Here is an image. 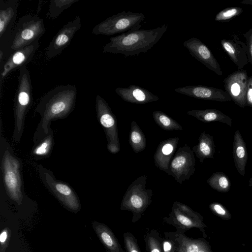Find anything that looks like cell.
<instances>
[{
	"label": "cell",
	"instance_id": "obj_1",
	"mask_svg": "<svg viewBox=\"0 0 252 252\" xmlns=\"http://www.w3.org/2000/svg\"><path fill=\"white\" fill-rule=\"evenodd\" d=\"M77 93L75 85H61L41 98L35 109L41 118L33 134V144L48 134L52 121L64 119L72 112Z\"/></svg>",
	"mask_w": 252,
	"mask_h": 252
},
{
	"label": "cell",
	"instance_id": "obj_2",
	"mask_svg": "<svg viewBox=\"0 0 252 252\" xmlns=\"http://www.w3.org/2000/svg\"><path fill=\"white\" fill-rule=\"evenodd\" d=\"M168 29V25L150 30L128 32L110 38L103 46V53L121 54L126 57L147 52L160 40Z\"/></svg>",
	"mask_w": 252,
	"mask_h": 252
},
{
	"label": "cell",
	"instance_id": "obj_3",
	"mask_svg": "<svg viewBox=\"0 0 252 252\" xmlns=\"http://www.w3.org/2000/svg\"><path fill=\"white\" fill-rule=\"evenodd\" d=\"M0 185L12 201L20 205L24 196L22 162L12 147L1 133L0 137Z\"/></svg>",
	"mask_w": 252,
	"mask_h": 252
},
{
	"label": "cell",
	"instance_id": "obj_4",
	"mask_svg": "<svg viewBox=\"0 0 252 252\" xmlns=\"http://www.w3.org/2000/svg\"><path fill=\"white\" fill-rule=\"evenodd\" d=\"M45 32L43 20L37 15L26 14L16 23L4 46L0 48L6 60L15 51L39 41Z\"/></svg>",
	"mask_w": 252,
	"mask_h": 252
},
{
	"label": "cell",
	"instance_id": "obj_5",
	"mask_svg": "<svg viewBox=\"0 0 252 252\" xmlns=\"http://www.w3.org/2000/svg\"><path fill=\"white\" fill-rule=\"evenodd\" d=\"M32 90L30 72L24 66L19 68L18 86L13 104L14 126L12 138L16 142L21 141L26 115L32 105Z\"/></svg>",
	"mask_w": 252,
	"mask_h": 252
},
{
	"label": "cell",
	"instance_id": "obj_6",
	"mask_svg": "<svg viewBox=\"0 0 252 252\" xmlns=\"http://www.w3.org/2000/svg\"><path fill=\"white\" fill-rule=\"evenodd\" d=\"M147 178L144 174L135 179L128 187L120 204L121 210L132 213L133 223L142 218L152 203L153 191L146 189Z\"/></svg>",
	"mask_w": 252,
	"mask_h": 252
},
{
	"label": "cell",
	"instance_id": "obj_7",
	"mask_svg": "<svg viewBox=\"0 0 252 252\" xmlns=\"http://www.w3.org/2000/svg\"><path fill=\"white\" fill-rule=\"evenodd\" d=\"M144 19L143 13L122 11L97 24L93 29L92 33L109 36L138 30Z\"/></svg>",
	"mask_w": 252,
	"mask_h": 252
},
{
	"label": "cell",
	"instance_id": "obj_8",
	"mask_svg": "<svg viewBox=\"0 0 252 252\" xmlns=\"http://www.w3.org/2000/svg\"><path fill=\"white\" fill-rule=\"evenodd\" d=\"M37 169L44 186L66 208L73 212L80 210L81 206L79 199L68 184L56 179L52 171L41 164L38 165Z\"/></svg>",
	"mask_w": 252,
	"mask_h": 252
},
{
	"label": "cell",
	"instance_id": "obj_9",
	"mask_svg": "<svg viewBox=\"0 0 252 252\" xmlns=\"http://www.w3.org/2000/svg\"><path fill=\"white\" fill-rule=\"evenodd\" d=\"M163 220L176 229L185 232L193 228H197L204 238L207 237L205 228L207 226L203 221L202 216L181 202L174 201L168 216L164 217Z\"/></svg>",
	"mask_w": 252,
	"mask_h": 252
},
{
	"label": "cell",
	"instance_id": "obj_10",
	"mask_svg": "<svg viewBox=\"0 0 252 252\" xmlns=\"http://www.w3.org/2000/svg\"><path fill=\"white\" fill-rule=\"evenodd\" d=\"M95 110L98 121L103 127L107 140V149L113 154L120 150L117 121L105 99L97 94L95 97Z\"/></svg>",
	"mask_w": 252,
	"mask_h": 252
},
{
	"label": "cell",
	"instance_id": "obj_11",
	"mask_svg": "<svg viewBox=\"0 0 252 252\" xmlns=\"http://www.w3.org/2000/svg\"><path fill=\"white\" fill-rule=\"evenodd\" d=\"M195 159L194 152L187 145L179 148L169 166V175L179 183L189 180L195 172Z\"/></svg>",
	"mask_w": 252,
	"mask_h": 252
},
{
	"label": "cell",
	"instance_id": "obj_12",
	"mask_svg": "<svg viewBox=\"0 0 252 252\" xmlns=\"http://www.w3.org/2000/svg\"><path fill=\"white\" fill-rule=\"evenodd\" d=\"M81 26V19L78 16L64 25L48 45L45 52L46 58L51 60L60 55L69 45Z\"/></svg>",
	"mask_w": 252,
	"mask_h": 252
},
{
	"label": "cell",
	"instance_id": "obj_13",
	"mask_svg": "<svg viewBox=\"0 0 252 252\" xmlns=\"http://www.w3.org/2000/svg\"><path fill=\"white\" fill-rule=\"evenodd\" d=\"M249 77L246 70L239 69L229 75L224 80L225 91L239 107L247 106L246 94Z\"/></svg>",
	"mask_w": 252,
	"mask_h": 252
},
{
	"label": "cell",
	"instance_id": "obj_14",
	"mask_svg": "<svg viewBox=\"0 0 252 252\" xmlns=\"http://www.w3.org/2000/svg\"><path fill=\"white\" fill-rule=\"evenodd\" d=\"M183 45L192 57L217 75H222V72L219 63L208 47L200 39L192 37L184 41Z\"/></svg>",
	"mask_w": 252,
	"mask_h": 252
},
{
	"label": "cell",
	"instance_id": "obj_15",
	"mask_svg": "<svg viewBox=\"0 0 252 252\" xmlns=\"http://www.w3.org/2000/svg\"><path fill=\"white\" fill-rule=\"evenodd\" d=\"M19 0H0V47L2 48L14 27Z\"/></svg>",
	"mask_w": 252,
	"mask_h": 252
},
{
	"label": "cell",
	"instance_id": "obj_16",
	"mask_svg": "<svg viewBox=\"0 0 252 252\" xmlns=\"http://www.w3.org/2000/svg\"><path fill=\"white\" fill-rule=\"evenodd\" d=\"M39 46V41H37L13 52L5 61L1 69V79L13 70L26 66L32 59Z\"/></svg>",
	"mask_w": 252,
	"mask_h": 252
},
{
	"label": "cell",
	"instance_id": "obj_17",
	"mask_svg": "<svg viewBox=\"0 0 252 252\" xmlns=\"http://www.w3.org/2000/svg\"><path fill=\"white\" fill-rule=\"evenodd\" d=\"M185 231L176 229L174 232H165L164 235L174 240L177 245L176 252H214L209 243L204 239H193L185 235Z\"/></svg>",
	"mask_w": 252,
	"mask_h": 252
},
{
	"label": "cell",
	"instance_id": "obj_18",
	"mask_svg": "<svg viewBox=\"0 0 252 252\" xmlns=\"http://www.w3.org/2000/svg\"><path fill=\"white\" fill-rule=\"evenodd\" d=\"M175 92L190 97L204 100L224 102L232 100L225 91L218 88L201 85L179 87Z\"/></svg>",
	"mask_w": 252,
	"mask_h": 252
},
{
	"label": "cell",
	"instance_id": "obj_19",
	"mask_svg": "<svg viewBox=\"0 0 252 252\" xmlns=\"http://www.w3.org/2000/svg\"><path fill=\"white\" fill-rule=\"evenodd\" d=\"M220 43L239 69H242L249 63L247 44L240 40L237 35H232L230 38L222 39Z\"/></svg>",
	"mask_w": 252,
	"mask_h": 252
},
{
	"label": "cell",
	"instance_id": "obj_20",
	"mask_svg": "<svg viewBox=\"0 0 252 252\" xmlns=\"http://www.w3.org/2000/svg\"><path fill=\"white\" fill-rule=\"evenodd\" d=\"M179 138L174 137L160 142L154 156L155 165L169 175L170 163L177 147Z\"/></svg>",
	"mask_w": 252,
	"mask_h": 252
},
{
	"label": "cell",
	"instance_id": "obj_21",
	"mask_svg": "<svg viewBox=\"0 0 252 252\" xmlns=\"http://www.w3.org/2000/svg\"><path fill=\"white\" fill-rule=\"evenodd\" d=\"M115 91L123 100L132 103L145 104L159 99L157 95L148 90L134 85L126 88L119 87Z\"/></svg>",
	"mask_w": 252,
	"mask_h": 252
},
{
	"label": "cell",
	"instance_id": "obj_22",
	"mask_svg": "<svg viewBox=\"0 0 252 252\" xmlns=\"http://www.w3.org/2000/svg\"><path fill=\"white\" fill-rule=\"evenodd\" d=\"M232 154L235 166L238 172L244 176L248 161V152L245 142L238 130L235 131L234 135Z\"/></svg>",
	"mask_w": 252,
	"mask_h": 252
},
{
	"label": "cell",
	"instance_id": "obj_23",
	"mask_svg": "<svg viewBox=\"0 0 252 252\" xmlns=\"http://www.w3.org/2000/svg\"><path fill=\"white\" fill-rule=\"evenodd\" d=\"M94 229L107 252H123L118 240L111 230L105 224L94 222Z\"/></svg>",
	"mask_w": 252,
	"mask_h": 252
},
{
	"label": "cell",
	"instance_id": "obj_24",
	"mask_svg": "<svg viewBox=\"0 0 252 252\" xmlns=\"http://www.w3.org/2000/svg\"><path fill=\"white\" fill-rule=\"evenodd\" d=\"M192 150L201 163L207 158H214L215 146L213 136L203 132L199 137L198 144Z\"/></svg>",
	"mask_w": 252,
	"mask_h": 252
},
{
	"label": "cell",
	"instance_id": "obj_25",
	"mask_svg": "<svg viewBox=\"0 0 252 252\" xmlns=\"http://www.w3.org/2000/svg\"><path fill=\"white\" fill-rule=\"evenodd\" d=\"M187 114L205 123L219 122L232 126V119L227 115L217 109H199L189 110Z\"/></svg>",
	"mask_w": 252,
	"mask_h": 252
},
{
	"label": "cell",
	"instance_id": "obj_26",
	"mask_svg": "<svg viewBox=\"0 0 252 252\" xmlns=\"http://www.w3.org/2000/svg\"><path fill=\"white\" fill-rule=\"evenodd\" d=\"M54 143V132L50 127L48 134L34 143L32 150L33 158L35 160H40L48 157L52 152Z\"/></svg>",
	"mask_w": 252,
	"mask_h": 252
},
{
	"label": "cell",
	"instance_id": "obj_27",
	"mask_svg": "<svg viewBox=\"0 0 252 252\" xmlns=\"http://www.w3.org/2000/svg\"><path fill=\"white\" fill-rule=\"evenodd\" d=\"M128 141L135 153L143 151L147 145L144 134L134 121H133L131 124Z\"/></svg>",
	"mask_w": 252,
	"mask_h": 252
},
{
	"label": "cell",
	"instance_id": "obj_28",
	"mask_svg": "<svg viewBox=\"0 0 252 252\" xmlns=\"http://www.w3.org/2000/svg\"><path fill=\"white\" fill-rule=\"evenodd\" d=\"M207 183L212 189L220 192L229 191L231 187L229 179L222 172L213 173L207 180Z\"/></svg>",
	"mask_w": 252,
	"mask_h": 252
},
{
	"label": "cell",
	"instance_id": "obj_29",
	"mask_svg": "<svg viewBox=\"0 0 252 252\" xmlns=\"http://www.w3.org/2000/svg\"><path fill=\"white\" fill-rule=\"evenodd\" d=\"M153 117L157 124L164 130H179L183 129L182 126L178 123L161 111H154Z\"/></svg>",
	"mask_w": 252,
	"mask_h": 252
},
{
	"label": "cell",
	"instance_id": "obj_30",
	"mask_svg": "<svg viewBox=\"0 0 252 252\" xmlns=\"http://www.w3.org/2000/svg\"><path fill=\"white\" fill-rule=\"evenodd\" d=\"M79 0H52L48 7V17L54 20L57 19L64 10Z\"/></svg>",
	"mask_w": 252,
	"mask_h": 252
},
{
	"label": "cell",
	"instance_id": "obj_31",
	"mask_svg": "<svg viewBox=\"0 0 252 252\" xmlns=\"http://www.w3.org/2000/svg\"><path fill=\"white\" fill-rule=\"evenodd\" d=\"M161 238L157 230L152 229L148 232L144 239L147 252H162Z\"/></svg>",
	"mask_w": 252,
	"mask_h": 252
},
{
	"label": "cell",
	"instance_id": "obj_32",
	"mask_svg": "<svg viewBox=\"0 0 252 252\" xmlns=\"http://www.w3.org/2000/svg\"><path fill=\"white\" fill-rule=\"evenodd\" d=\"M242 12V9L240 7L227 8L218 13L216 15L215 20L217 21H228Z\"/></svg>",
	"mask_w": 252,
	"mask_h": 252
},
{
	"label": "cell",
	"instance_id": "obj_33",
	"mask_svg": "<svg viewBox=\"0 0 252 252\" xmlns=\"http://www.w3.org/2000/svg\"><path fill=\"white\" fill-rule=\"evenodd\" d=\"M123 240L126 252H141L137 239L132 233L129 232L124 233Z\"/></svg>",
	"mask_w": 252,
	"mask_h": 252
},
{
	"label": "cell",
	"instance_id": "obj_34",
	"mask_svg": "<svg viewBox=\"0 0 252 252\" xmlns=\"http://www.w3.org/2000/svg\"><path fill=\"white\" fill-rule=\"evenodd\" d=\"M209 208L213 213L222 220H229L232 217L231 215L225 207L218 202L210 204Z\"/></svg>",
	"mask_w": 252,
	"mask_h": 252
},
{
	"label": "cell",
	"instance_id": "obj_35",
	"mask_svg": "<svg viewBox=\"0 0 252 252\" xmlns=\"http://www.w3.org/2000/svg\"><path fill=\"white\" fill-rule=\"evenodd\" d=\"M162 252H176L177 245L172 239L165 237L161 240Z\"/></svg>",
	"mask_w": 252,
	"mask_h": 252
},
{
	"label": "cell",
	"instance_id": "obj_36",
	"mask_svg": "<svg viewBox=\"0 0 252 252\" xmlns=\"http://www.w3.org/2000/svg\"><path fill=\"white\" fill-rule=\"evenodd\" d=\"M248 49L249 63L252 65V27L244 34Z\"/></svg>",
	"mask_w": 252,
	"mask_h": 252
},
{
	"label": "cell",
	"instance_id": "obj_37",
	"mask_svg": "<svg viewBox=\"0 0 252 252\" xmlns=\"http://www.w3.org/2000/svg\"><path fill=\"white\" fill-rule=\"evenodd\" d=\"M8 229L5 228L2 230L0 234V242L1 252L4 251L6 245L8 243V240L9 236Z\"/></svg>",
	"mask_w": 252,
	"mask_h": 252
},
{
	"label": "cell",
	"instance_id": "obj_38",
	"mask_svg": "<svg viewBox=\"0 0 252 252\" xmlns=\"http://www.w3.org/2000/svg\"><path fill=\"white\" fill-rule=\"evenodd\" d=\"M247 105L252 107V76L249 77L246 94Z\"/></svg>",
	"mask_w": 252,
	"mask_h": 252
},
{
	"label": "cell",
	"instance_id": "obj_39",
	"mask_svg": "<svg viewBox=\"0 0 252 252\" xmlns=\"http://www.w3.org/2000/svg\"><path fill=\"white\" fill-rule=\"evenodd\" d=\"M241 3L252 4V0H245L241 2Z\"/></svg>",
	"mask_w": 252,
	"mask_h": 252
},
{
	"label": "cell",
	"instance_id": "obj_40",
	"mask_svg": "<svg viewBox=\"0 0 252 252\" xmlns=\"http://www.w3.org/2000/svg\"><path fill=\"white\" fill-rule=\"evenodd\" d=\"M249 187H252V177L250 178L249 181Z\"/></svg>",
	"mask_w": 252,
	"mask_h": 252
},
{
	"label": "cell",
	"instance_id": "obj_41",
	"mask_svg": "<svg viewBox=\"0 0 252 252\" xmlns=\"http://www.w3.org/2000/svg\"><path fill=\"white\" fill-rule=\"evenodd\" d=\"M123 252H126V251H124Z\"/></svg>",
	"mask_w": 252,
	"mask_h": 252
}]
</instances>
